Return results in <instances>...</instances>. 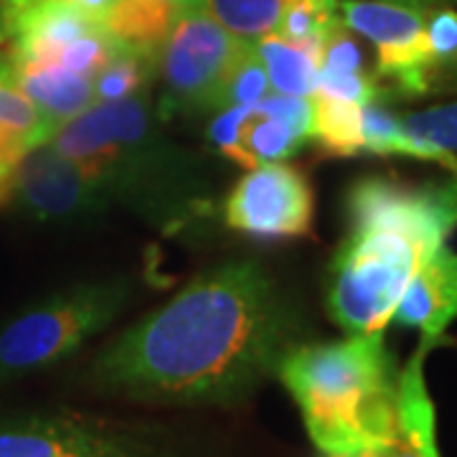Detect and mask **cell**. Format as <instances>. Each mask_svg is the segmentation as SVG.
Masks as SVG:
<instances>
[{"label":"cell","instance_id":"1","mask_svg":"<svg viewBox=\"0 0 457 457\" xmlns=\"http://www.w3.org/2000/svg\"><path fill=\"white\" fill-rule=\"evenodd\" d=\"M300 343L290 297L260 262L201 272L110 341L92 363L99 392L158 404H234Z\"/></svg>","mask_w":457,"mask_h":457},{"label":"cell","instance_id":"2","mask_svg":"<svg viewBox=\"0 0 457 457\" xmlns=\"http://www.w3.org/2000/svg\"><path fill=\"white\" fill-rule=\"evenodd\" d=\"M51 143L97 180L112 206L161 231H179L213 209L206 163L168 137L147 95L95 104Z\"/></svg>","mask_w":457,"mask_h":457},{"label":"cell","instance_id":"3","mask_svg":"<svg viewBox=\"0 0 457 457\" xmlns=\"http://www.w3.org/2000/svg\"><path fill=\"white\" fill-rule=\"evenodd\" d=\"M351 228L330 264L328 312L348 336L384 330L409 278L447 237L420 188L366 179L348 196Z\"/></svg>","mask_w":457,"mask_h":457},{"label":"cell","instance_id":"4","mask_svg":"<svg viewBox=\"0 0 457 457\" xmlns=\"http://www.w3.org/2000/svg\"><path fill=\"white\" fill-rule=\"evenodd\" d=\"M326 455L378 453L396 432L399 371L384 330L343 341L297 343L278 374Z\"/></svg>","mask_w":457,"mask_h":457},{"label":"cell","instance_id":"5","mask_svg":"<svg viewBox=\"0 0 457 457\" xmlns=\"http://www.w3.org/2000/svg\"><path fill=\"white\" fill-rule=\"evenodd\" d=\"M128 278L82 282L51 295L0 328V381L46 371L107 330L130 303Z\"/></svg>","mask_w":457,"mask_h":457},{"label":"cell","instance_id":"6","mask_svg":"<svg viewBox=\"0 0 457 457\" xmlns=\"http://www.w3.org/2000/svg\"><path fill=\"white\" fill-rule=\"evenodd\" d=\"M249 41L224 31L201 8L183 11L165 38L158 71L163 92L158 117H196L219 110L228 71Z\"/></svg>","mask_w":457,"mask_h":457},{"label":"cell","instance_id":"7","mask_svg":"<svg viewBox=\"0 0 457 457\" xmlns=\"http://www.w3.org/2000/svg\"><path fill=\"white\" fill-rule=\"evenodd\" d=\"M5 194L38 224H89L114 209L97 180L51 140L18 161Z\"/></svg>","mask_w":457,"mask_h":457},{"label":"cell","instance_id":"8","mask_svg":"<svg viewBox=\"0 0 457 457\" xmlns=\"http://www.w3.org/2000/svg\"><path fill=\"white\" fill-rule=\"evenodd\" d=\"M427 13L386 0H338L341 23L376 49V79L404 97L429 95Z\"/></svg>","mask_w":457,"mask_h":457},{"label":"cell","instance_id":"9","mask_svg":"<svg viewBox=\"0 0 457 457\" xmlns=\"http://www.w3.org/2000/svg\"><path fill=\"white\" fill-rule=\"evenodd\" d=\"M0 457H168L130 427L84 414H36L0 422Z\"/></svg>","mask_w":457,"mask_h":457},{"label":"cell","instance_id":"10","mask_svg":"<svg viewBox=\"0 0 457 457\" xmlns=\"http://www.w3.org/2000/svg\"><path fill=\"white\" fill-rule=\"evenodd\" d=\"M209 140L242 168L287 161L312 140V102L270 92L254 104L219 110L209 125Z\"/></svg>","mask_w":457,"mask_h":457},{"label":"cell","instance_id":"11","mask_svg":"<svg viewBox=\"0 0 457 457\" xmlns=\"http://www.w3.org/2000/svg\"><path fill=\"white\" fill-rule=\"evenodd\" d=\"M224 221L262 242L305 237L312 224L311 183L285 161L254 165L231 188Z\"/></svg>","mask_w":457,"mask_h":457},{"label":"cell","instance_id":"12","mask_svg":"<svg viewBox=\"0 0 457 457\" xmlns=\"http://www.w3.org/2000/svg\"><path fill=\"white\" fill-rule=\"evenodd\" d=\"M396 323L417 328L422 341L435 345L445 330L457 320V252L447 242L432 249L399 297L394 318Z\"/></svg>","mask_w":457,"mask_h":457},{"label":"cell","instance_id":"13","mask_svg":"<svg viewBox=\"0 0 457 457\" xmlns=\"http://www.w3.org/2000/svg\"><path fill=\"white\" fill-rule=\"evenodd\" d=\"M432 345L420 343L414 359L399 371L396 432L374 457H440L435 432V404L425 384V356Z\"/></svg>","mask_w":457,"mask_h":457},{"label":"cell","instance_id":"14","mask_svg":"<svg viewBox=\"0 0 457 457\" xmlns=\"http://www.w3.org/2000/svg\"><path fill=\"white\" fill-rule=\"evenodd\" d=\"M180 11L168 0H114L99 18L117 51L161 62L165 38Z\"/></svg>","mask_w":457,"mask_h":457},{"label":"cell","instance_id":"15","mask_svg":"<svg viewBox=\"0 0 457 457\" xmlns=\"http://www.w3.org/2000/svg\"><path fill=\"white\" fill-rule=\"evenodd\" d=\"M267 71L272 92L290 97H312L320 77V54L323 46L297 44L279 33L252 41Z\"/></svg>","mask_w":457,"mask_h":457},{"label":"cell","instance_id":"16","mask_svg":"<svg viewBox=\"0 0 457 457\" xmlns=\"http://www.w3.org/2000/svg\"><path fill=\"white\" fill-rule=\"evenodd\" d=\"M361 137H363V153H376V155H407L417 161H429L437 163L457 176V155L442 153L435 147L425 145L414 140L404 128L399 114L384 107L378 99H371L361 110Z\"/></svg>","mask_w":457,"mask_h":457},{"label":"cell","instance_id":"17","mask_svg":"<svg viewBox=\"0 0 457 457\" xmlns=\"http://www.w3.org/2000/svg\"><path fill=\"white\" fill-rule=\"evenodd\" d=\"M287 0H201L198 8L231 36L257 41L278 33Z\"/></svg>","mask_w":457,"mask_h":457},{"label":"cell","instance_id":"18","mask_svg":"<svg viewBox=\"0 0 457 457\" xmlns=\"http://www.w3.org/2000/svg\"><path fill=\"white\" fill-rule=\"evenodd\" d=\"M312 140H318L333 155L363 153L361 137V110L363 104L312 95Z\"/></svg>","mask_w":457,"mask_h":457},{"label":"cell","instance_id":"19","mask_svg":"<svg viewBox=\"0 0 457 457\" xmlns=\"http://www.w3.org/2000/svg\"><path fill=\"white\" fill-rule=\"evenodd\" d=\"M158 77V62L117 51L95 77V104H110L147 95Z\"/></svg>","mask_w":457,"mask_h":457},{"label":"cell","instance_id":"20","mask_svg":"<svg viewBox=\"0 0 457 457\" xmlns=\"http://www.w3.org/2000/svg\"><path fill=\"white\" fill-rule=\"evenodd\" d=\"M341 26L338 0H287L278 33L297 44L323 46L328 36Z\"/></svg>","mask_w":457,"mask_h":457},{"label":"cell","instance_id":"21","mask_svg":"<svg viewBox=\"0 0 457 457\" xmlns=\"http://www.w3.org/2000/svg\"><path fill=\"white\" fill-rule=\"evenodd\" d=\"M0 132L23 137L31 147L49 143L56 135L46 117L13 82H0Z\"/></svg>","mask_w":457,"mask_h":457},{"label":"cell","instance_id":"22","mask_svg":"<svg viewBox=\"0 0 457 457\" xmlns=\"http://www.w3.org/2000/svg\"><path fill=\"white\" fill-rule=\"evenodd\" d=\"M270 92H272V87H270V79H267V71L262 66L257 51H254V44L249 41L242 49V54L237 56L231 71H228L227 84H224L221 97H219V110L254 104V102L267 97Z\"/></svg>","mask_w":457,"mask_h":457},{"label":"cell","instance_id":"23","mask_svg":"<svg viewBox=\"0 0 457 457\" xmlns=\"http://www.w3.org/2000/svg\"><path fill=\"white\" fill-rule=\"evenodd\" d=\"M402 128L420 143L457 155V102L432 104L425 110L399 114Z\"/></svg>","mask_w":457,"mask_h":457},{"label":"cell","instance_id":"24","mask_svg":"<svg viewBox=\"0 0 457 457\" xmlns=\"http://www.w3.org/2000/svg\"><path fill=\"white\" fill-rule=\"evenodd\" d=\"M422 196H425L432 216L437 219V227L442 228V234L450 237V231L457 227V176L445 180V183L425 186Z\"/></svg>","mask_w":457,"mask_h":457},{"label":"cell","instance_id":"25","mask_svg":"<svg viewBox=\"0 0 457 457\" xmlns=\"http://www.w3.org/2000/svg\"><path fill=\"white\" fill-rule=\"evenodd\" d=\"M49 3H64V5H71V8L82 11L87 16L102 18L114 0H0V29L8 26L21 13L31 11V8H38V5H49Z\"/></svg>","mask_w":457,"mask_h":457},{"label":"cell","instance_id":"26","mask_svg":"<svg viewBox=\"0 0 457 457\" xmlns=\"http://www.w3.org/2000/svg\"><path fill=\"white\" fill-rule=\"evenodd\" d=\"M386 3H399V5H409V8H417V11H432L437 5H447L442 0H386Z\"/></svg>","mask_w":457,"mask_h":457},{"label":"cell","instance_id":"27","mask_svg":"<svg viewBox=\"0 0 457 457\" xmlns=\"http://www.w3.org/2000/svg\"><path fill=\"white\" fill-rule=\"evenodd\" d=\"M0 82H13V71L8 66V59L0 54Z\"/></svg>","mask_w":457,"mask_h":457},{"label":"cell","instance_id":"28","mask_svg":"<svg viewBox=\"0 0 457 457\" xmlns=\"http://www.w3.org/2000/svg\"><path fill=\"white\" fill-rule=\"evenodd\" d=\"M168 3H173V5L179 8L180 13H183V11H191V8H198V3H201V0H168Z\"/></svg>","mask_w":457,"mask_h":457},{"label":"cell","instance_id":"29","mask_svg":"<svg viewBox=\"0 0 457 457\" xmlns=\"http://www.w3.org/2000/svg\"><path fill=\"white\" fill-rule=\"evenodd\" d=\"M328 457H374V453H361V455H328Z\"/></svg>","mask_w":457,"mask_h":457},{"label":"cell","instance_id":"30","mask_svg":"<svg viewBox=\"0 0 457 457\" xmlns=\"http://www.w3.org/2000/svg\"><path fill=\"white\" fill-rule=\"evenodd\" d=\"M442 3H447V5H457V0H442Z\"/></svg>","mask_w":457,"mask_h":457}]
</instances>
